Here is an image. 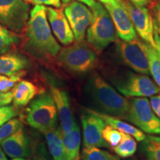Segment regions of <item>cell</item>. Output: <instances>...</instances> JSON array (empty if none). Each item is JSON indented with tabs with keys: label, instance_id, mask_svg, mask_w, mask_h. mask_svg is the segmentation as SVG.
<instances>
[{
	"label": "cell",
	"instance_id": "6da1fadb",
	"mask_svg": "<svg viewBox=\"0 0 160 160\" xmlns=\"http://www.w3.org/2000/svg\"><path fill=\"white\" fill-rule=\"evenodd\" d=\"M24 31L23 48L32 57L48 60L54 59L59 53L61 47L52 34L45 6L33 8Z\"/></svg>",
	"mask_w": 160,
	"mask_h": 160
},
{
	"label": "cell",
	"instance_id": "7a4b0ae2",
	"mask_svg": "<svg viewBox=\"0 0 160 160\" xmlns=\"http://www.w3.org/2000/svg\"><path fill=\"white\" fill-rule=\"evenodd\" d=\"M85 97L94 111L125 119L130 102L98 74L89 78L85 85Z\"/></svg>",
	"mask_w": 160,
	"mask_h": 160
},
{
	"label": "cell",
	"instance_id": "3957f363",
	"mask_svg": "<svg viewBox=\"0 0 160 160\" xmlns=\"http://www.w3.org/2000/svg\"><path fill=\"white\" fill-rule=\"evenodd\" d=\"M91 10L93 19L87 29V41L95 51L102 52L117 41V31L111 16L102 4L97 2Z\"/></svg>",
	"mask_w": 160,
	"mask_h": 160
},
{
	"label": "cell",
	"instance_id": "277c9868",
	"mask_svg": "<svg viewBox=\"0 0 160 160\" xmlns=\"http://www.w3.org/2000/svg\"><path fill=\"white\" fill-rule=\"evenodd\" d=\"M56 62L69 72L74 73H87L95 67L97 61L96 52L83 41L60 50Z\"/></svg>",
	"mask_w": 160,
	"mask_h": 160
},
{
	"label": "cell",
	"instance_id": "5b68a950",
	"mask_svg": "<svg viewBox=\"0 0 160 160\" xmlns=\"http://www.w3.org/2000/svg\"><path fill=\"white\" fill-rule=\"evenodd\" d=\"M57 119V110L51 93L39 95L31 102L28 108V124L42 133L56 128Z\"/></svg>",
	"mask_w": 160,
	"mask_h": 160
},
{
	"label": "cell",
	"instance_id": "8992f818",
	"mask_svg": "<svg viewBox=\"0 0 160 160\" xmlns=\"http://www.w3.org/2000/svg\"><path fill=\"white\" fill-rule=\"evenodd\" d=\"M129 102L125 119L142 131L151 135H160V119L152 110L149 100L145 97H137Z\"/></svg>",
	"mask_w": 160,
	"mask_h": 160
},
{
	"label": "cell",
	"instance_id": "52a82bcc",
	"mask_svg": "<svg viewBox=\"0 0 160 160\" xmlns=\"http://www.w3.org/2000/svg\"><path fill=\"white\" fill-rule=\"evenodd\" d=\"M31 7L24 0H0V25L17 33L25 31Z\"/></svg>",
	"mask_w": 160,
	"mask_h": 160
},
{
	"label": "cell",
	"instance_id": "ba28073f",
	"mask_svg": "<svg viewBox=\"0 0 160 160\" xmlns=\"http://www.w3.org/2000/svg\"><path fill=\"white\" fill-rule=\"evenodd\" d=\"M116 88L125 97H152L160 92V88L145 74L128 73L117 79Z\"/></svg>",
	"mask_w": 160,
	"mask_h": 160
},
{
	"label": "cell",
	"instance_id": "9c48e42d",
	"mask_svg": "<svg viewBox=\"0 0 160 160\" xmlns=\"http://www.w3.org/2000/svg\"><path fill=\"white\" fill-rule=\"evenodd\" d=\"M117 51L125 65L141 74L148 75V60L144 47V41L138 38L131 41L117 39Z\"/></svg>",
	"mask_w": 160,
	"mask_h": 160
},
{
	"label": "cell",
	"instance_id": "30bf717a",
	"mask_svg": "<svg viewBox=\"0 0 160 160\" xmlns=\"http://www.w3.org/2000/svg\"><path fill=\"white\" fill-rule=\"evenodd\" d=\"M131 18L136 32L145 42L156 47L154 40V22L145 6L133 5L128 0H119Z\"/></svg>",
	"mask_w": 160,
	"mask_h": 160
},
{
	"label": "cell",
	"instance_id": "8fae6325",
	"mask_svg": "<svg viewBox=\"0 0 160 160\" xmlns=\"http://www.w3.org/2000/svg\"><path fill=\"white\" fill-rule=\"evenodd\" d=\"M64 13L76 42L83 41L88 28L93 19V13L90 8L79 1H71L65 6Z\"/></svg>",
	"mask_w": 160,
	"mask_h": 160
},
{
	"label": "cell",
	"instance_id": "7c38bea8",
	"mask_svg": "<svg viewBox=\"0 0 160 160\" xmlns=\"http://www.w3.org/2000/svg\"><path fill=\"white\" fill-rule=\"evenodd\" d=\"M83 132L84 147L108 148L102 137V131L106 124L102 119L95 114L91 109L81 117Z\"/></svg>",
	"mask_w": 160,
	"mask_h": 160
},
{
	"label": "cell",
	"instance_id": "4fadbf2b",
	"mask_svg": "<svg viewBox=\"0 0 160 160\" xmlns=\"http://www.w3.org/2000/svg\"><path fill=\"white\" fill-rule=\"evenodd\" d=\"M115 26L117 37L123 41H131L137 38L133 23L122 4L116 0L113 5H104Z\"/></svg>",
	"mask_w": 160,
	"mask_h": 160
},
{
	"label": "cell",
	"instance_id": "5bb4252c",
	"mask_svg": "<svg viewBox=\"0 0 160 160\" xmlns=\"http://www.w3.org/2000/svg\"><path fill=\"white\" fill-rule=\"evenodd\" d=\"M50 27L58 41L63 45H70L74 41L71 26L62 9L46 8Z\"/></svg>",
	"mask_w": 160,
	"mask_h": 160
},
{
	"label": "cell",
	"instance_id": "9a60e30c",
	"mask_svg": "<svg viewBox=\"0 0 160 160\" xmlns=\"http://www.w3.org/2000/svg\"><path fill=\"white\" fill-rule=\"evenodd\" d=\"M51 94L57 110L60 129L64 134L71 131L76 123L71 111L69 97L65 91L53 85H51Z\"/></svg>",
	"mask_w": 160,
	"mask_h": 160
},
{
	"label": "cell",
	"instance_id": "2e32d148",
	"mask_svg": "<svg viewBox=\"0 0 160 160\" xmlns=\"http://www.w3.org/2000/svg\"><path fill=\"white\" fill-rule=\"evenodd\" d=\"M5 153L9 157L27 158L31 155V144L28 136L21 127L14 133L1 142Z\"/></svg>",
	"mask_w": 160,
	"mask_h": 160
},
{
	"label": "cell",
	"instance_id": "e0dca14e",
	"mask_svg": "<svg viewBox=\"0 0 160 160\" xmlns=\"http://www.w3.org/2000/svg\"><path fill=\"white\" fill-rule=\"evenodd\" d=\"M29 62L25 56L10 52L0 55V75H15L28 67Z\"/></svg>",
	"mask_w": 160,
	"mask_h": 160
},
{
	"label": "cell",
	"instance_id": "ac0fdd59",
	"mask_svg": "<svg viewBox=\"0 0 160 160\" xmlns=\"http://www.w3.org/2000/svg\"><path fill=\"white\" fill-rule=\"evenodd\" d=\"M13 103L15 108H22L28 104L39 93L36 85L28 80H20L13 88Z\"/></svg>",
	"mask_w": 160,
	"mask_h": 160
},
{
	"label": "cell",
	"instance_id": "d6986e66",
	"mask_svg": "<svg viewBox=\"0 0 160 160\" xmlns=\"http://www.w3.org/2000/svg\"><path fill=\"white\" fill-rule=\"evenodd\" d=\"M95 114H97L98 117H99L102 119L105 122L106 125H111V127L114 128L118 131L122 132V133H128L133 137L136 140L139 142H143L145 139L146 135L141 130L136 128L135 126L128 124L126 122H124L122 120L119 119L118 117H112V116L103 114V113H98L93 110H91Z\"/></svg>",
	"mask_w": 160,
	"mask_h": 160
},
{
	"label": "cell",
	"instance_id": "ffe728a7",
	"mask_svg": "<svg viewBox=\"0 0 160 160\" xmlns=\"http://www.w3.org/2000/svg\"><path fill=\"white\" fill-rule=\"evenodd\" d=\"M62 138L67 160H79L81 134L80 129L77 122L74 124L71 131L64 133Z\"/></svg>",
	"mask_w": 160,
	"mask_h": 160
},
{
	"label": "cell",
	"instance_id": "44dd1931",
	"mask_svg": "<svg viewBox=\"0 0 160 160\" xmlns=\"http://www.w3.org/2000/svg\"><path fill=\"white\" fill-rule=\"evenodd\" d=\"M44 133L53 160H67L63 145V134L60 128H56Z\"/></svg>",
	"mask_w": 160,
	"mask_h": 160
},
{
	"label": "cell",
	"instance_id": "7402d4cb",
	"mask_svg": "<svg viewBox=\"0 0 160 160\" xmlns=\"http://www.w3.org/2000/svg\"><path fill=\"white\" fill-rule=\"evenodd\" d=\"M22 42L19 33L0 25V55L13 52Z\"/></svg>",
	"mask_w": 160,
	"mask_h": 160
},
{
	"label": "cell",
	"instance_id": "603a6c76",
	"mask_svg": "<svg viewBox=\"0 0 160 160\" xmlns=\"http://www.w3.org/2000/svg\"><path fill=\"white\" fill-rule=\"evenodd\" d=\"M146 54L148 60L149 72L155 82L160 88V58L158 52L154 47L144 42Z\"/></svg>",
	"mask_w": 160,
	"mask_h": 160
},
{
	"label": "cell",
	"instance_id": "cb8c5ba5",
	"mask_svg": "<svg viewBox=\"0 0 160 160\" xmlns=\"http://www.w3.org/2000/svg\"><path fill=\"white\" fill-rule=\"evenodd\" d=\"M113 151L120 157H131L136 153L137 149V141L132 136L122 133V137L120 142L113 148Z\"/></svg>",
	"mask_w": 160,
	"mask_h": 160
},
{
	"label": "cell",
	"instance_id": "d4e9b609",
	"mask_svg": "<svg viewBox=\"0 0 160 160\" xmlns=\"http://www.w3.org/2000/svg\"><path fill=\"white\" fill-rule=\"evenodd\" d=\"M82 158L84 160H121L117 156L97 147H83Z\"/></svg>",
	"mask_w": 160,
	"mask_h": 160
},
{
	"label": "cell",
	"instance_id": "484cf974",
	"mask_svg": "<svg viewBox=\"0 0 160 160\" xmlns=\"http://www.w3.org/2000/svg\"><path fill=\"white\" fill-rule=\"evenodd\" d=\"M143 142V151L148 157L160 160V136H146Z\"/></svg>",
	"mask_w": 160,
	"mask_h": 160
},
{
	"label": "cell",
	"instance_id": "4316f807",
	"mask_svg": "<svg viewBox=\"0 0 160 160\" xmlns=\"http://www.w3.org/2000/svg\"><path fill=\"white\" fill-rule=\"evenodd\" d=\"M22 127V122L18 118H11L0 127V143Z\"/></svg>",
	"mask_w": 160,
	"mask_h": 160
},
{
	"label": "cell",
	"instance_id": "83f0119b",
	"mask_svg": "<svg viewBox=\"0 0 160 160\" xmlns=\"http://www.w3.org/2000/svg\"><path fill=\"white\" fill-rule=\"evenodd\" d=\"M102 137L106 142L111 148H114L120 142L122 137V132L118 131L111 125H105L102 131Z\"/></svg>",
	"mask_w": 160,
	"mask_h": 160
},
{
	"label": "cell",
	"instance_id": "f1b7e54d",
	"mask_svg": "<svg viewBox=\"0 0 160 160\" xmlns=\"http://www.w3.org/2000/svg\"><path fill=\"white\" fill-rule=\"evenodd\" d=\"M26 72L22 71L18 73L17 74L8 77L5 75H0V91L2 92H9L14 86L19 82Z\"/></svg>",
	"mask_w": 160,
	"mask_h": 160
},
{
	"label": "cell",
	"instance_id": "f546056e",
	"mask_svg": "<svg viewBox=\"0 0 160 160\" xmlns=\"http://www.w3.org/2000/svg\"><path fill=\"white\" fill-rule=\"evenodd\" d=\"M16 108H15L14 106L11 105L0 107V127L11 118L17 116V111Z\"/></svg>",
	"mask_w": 160,
	"mask_h": 160
},
{
	"label": "cell",
	"instance_id": "4dcf8cb0",
	"mask_svg": "<svg viewBox=\"0 0 160 160\" xmlns=\"http://www.w3.org/2000/svg\"><path fill=\"white\" fill-rule=\"evenodd\" d=\"M24 1L33 5L52 6L56 8H60L62 7V2L60 0H24Z\"/></svg>",
	"mask_w": 160,
	"mask_h": 160
},
{
	"label": "cell",
	"instance_id": "1f68e13d",
	"mask_svg": "<svg viewBox=\"0 0 160 160\" xmlns=\"http://www.w3.org/2000/svg\"><path fill=\"white\" fill-rule=\"evenodd\" d=\"M151 108L156 115L160 119V95L159 96H152L150 100Z\"/></svg>",
	"mask_w": 160,
	"mask_h": 160
},
{
	"label": "cell",
	"instance_id": "d6a6232c",
	"mask_svg": "<svg viewBox=\"0 0 160 160\" xmlns=\"http://www.w3.org/2000/svg\"><path fill=\"white\" fill-rule=\"evenodd\" d=\"M13 100L12 92H2L0 91V107L9 105Z\"/></svg>",
	"mask_w": 160,
	"mask_h": 160
},
{
	"label": "cell",
	"instance_id": "836d02e7",
	"mask_svg": "<svg viewBox=\"0 0 160 160\" xmlns=\"http://www.w3.org/2000/svg\"><path fill=\"white\" fill-rule=\"evenodd\" d=\"M154 40H155V44H156V47L155 48L157 50L158 52V54L160 58V35L158 33L157 28L154 25Z\"/></svg>",
	"mask_w": 160,
	"mask_h": 160
},
{
	"label": "cell",
	"instance_id": "e575fe53",
	"mask_svg": "<svg viewBox=\"0 0 160 160\" xmlns=\"http://www.w3.org/2000/svg\"><path fill=\"white\" fill-rule=\"evenodd\" d=\"M131 2L133 5H139V6H147L149 4H151V0H128Z\"/></svg>",
	"mask_w": 160,
	"mask_h": 160
},
{
	"label": "cell",
	"instance_id": "d590c367",
	"mask_svg": "<svg viewBox=\"0 0 160 160\" xmlns=\"http://www.w3.org/2000/svg\"><path fill=\"white\" fill-rule=\"evenodd\" d=\"M78 1L80 2H82L83 4H85L86 5L88 6L90 9L92 8L97 4V2L94 1V0H78Z\"/></svg>",
	"mask_w": 160,
	"mask_h": 160
},
{
	"label": "cell",
	"instance_id": "8d00e7d4",
	"mask_svg": "<svg viewBox=\"0 0 160 160\" xmlns=\"http://www.w3.org/2000/svg\"><path fill=\"white\" fill-rule=\"evenodd\" d=\"M155 13L158 22L160 25V1L155 6Z\"/></svg>",
	"mask_w": 160,
	"mask_h": 160
},
{
	"label": "cell",
	"instance_id": "74e56055",
	"mask_svg": "<svg viewBox=\"0 0 160 160\" xmlns=\"http://www.w3.org/2000/svg\"><path fill=\"white\" fill-rule=\"evenodd\" d=\"M99 2L102 3L103 5H113L116 2V0H98Z\"/></svg>",
	"mask_w": 160,
	"mask_h": 160
},
{
	"label": "cell",
	"instance_id": "f35d334b",
	"mask_svg": "<svg viewBox=\"0 0 160 160\" xmlns=\"http://www.w3.org/2000/svg\"><path fill=\"white\" fill-rule=\"evenodd\" d=\"M0 160H8L6 155L4 151H2V148L0 147Z\"/></svg>",
	"mask_w": 160,
	"mask_h": 160
},
{
	"label": "cell",
	"instance_id": "ab89813d",
	"mask_svg": "<svg viewBox=\"0 0 160 160\" xmlns=\"http://www.w3.org/2000/svg\"><path fill=\"white\" fill-rule=\"evenodd\" d=\"M60 1H61L62 5H63L64 6H65L66 5H68V4L71 1V0H60Z\"/></svg>",
	"mask_w": 160,
	"mask_h": 160
},
{
	"label": "cell",
	"instance_id": "60d3db41",
	"mask_svg": "<svg viewBox=\"0 0 160 160\" xmlns=\"http://www.w3.org/2000/svg\"><path fill=\"white\" fill-rule=\"evenodd\" d=\"M11 160H28V159H25V158H13V159Z\"/></svg>",
	"mask_w": 160,
	"mask_h": 160
},
{
	"label": "cell",
	"instance_id": "b9f144b4",
	"mask_svg": "<svg viewBox=\"0 0 160 160\" xmlns=\"http://www.w3.org/2000/svg\"><path fill=\"white\" fill-rule=\"evenodd\" d=\"M154 25L156 26V28H157L158 33H159V34L160 35V25L159 26H157V25H156V23L154 22Z\"/></svg>",
	"mask_w": 160,
	"mask_h": 160
},
{
	"label": "cell",
	"instance_id": "7bdbcfd3",
	"mask_svg": "<svg viewBox=\"0 0 160 160\" xmlns=\"http://www.w3.org/2000/svg\"><path fill=\"white\" fill-rule=\"evenodd\" d=\"M34 160H46V159H43V158H37V159H35Z\"/></svg>",
	"mask_w": 160,
	"mask_h": 160
},
{
	"label": "cell",
	"instance_id": "ee69618b",
	"mask_svg": "<svg viewBox=\"0 0 160 160\" xmlns=\"http://www.w3.org/2000/svg\"><path fill=\"white\" fill-rule=\"evenodd\" d=\"M148 160H154V159H151V158H148Z\"/></svg>",
	"mask_w": 160,
	"mask_h": 160
}]
</instances>
